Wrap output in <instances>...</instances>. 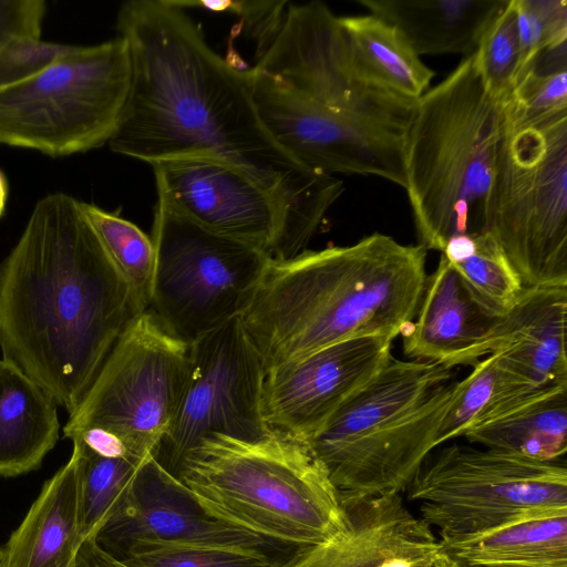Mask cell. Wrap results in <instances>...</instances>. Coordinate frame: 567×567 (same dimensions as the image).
Returning a JSON list of instances; mask_svg holds the SVG:
<instances>
[{"label":"cell","instance_id":"26","mask_svg":"<svg viewBox=\"0 0 567 567\" xmlns=\"http://www.w3.org/2000/svg\"><path fill=\"white\" fill-rule=\"evenodd\" d=\"M339 19L360 69L371 82L410 101L429 90L434 73L399 29L371 13Z\"/></svg>","mask_w":567,"mask_h":567},{"label":"cell","instance_id":"13","mask_svg":"<svg viewBox=\"0 0 567 567\" xmlns=\"http://www.w3.org/2000/svg\"><path fill=\"white\" fill-rule=\"evenodd\" d=\"M189 357L181 406L154 454L174 476L208 435L254 441L271 433L261 408L266 370L239 317L192 342Z\"/></svg>","mask_w":567,"mask_h":567},{"label":"cell","instance_id":"17","mask_svg":"<svg viewBox=\"0 0 567 567\" xmlns=\"http://www.w3.org/2000/svg\"><path fill=\"white\" fill-rule=\"evenodd\" d=\"M393 339L344 340L266 371L261 408L268 429L306 444L392 358Z\"/></svg>","mask_w":567,"mask_h":567},{"label":"cell","instance_id":"8","mask_svg":"<svg viewBox=\"0 0 567 567\" xmlns=\"http://www.w3.org/2000/svg\"><path fill=\"white\" fill-rule=\"evenodd\" d=\"M440 542L567 514L565 461L454 443L432 453L406 488Z\"/></svg>","mask_w":567,"mask_h":567},{"label":"cell","instance_id":"31","mask_svg":"<svg viewBox=\"0 0 567 567\" xmlns=\"http://www.w3.org/2000/svg\"><path fill=\"white\" fill-rule=\"evenodd\" d=\"M112 557L128 567H290L256 551L195 544L138 543Z\"/></svg>","mask_w":567,"mask_h":567},{"label":"cell","instance_id":"15","mask_svg":"<svg viewBox=\"0 0 567 567\" xmlns=\"http://www.w3.org/2000/svg\"><path fill=\"white\" fill-rule=\"evenodd\" d=\"M94 539L111 556L138 543L195 544L256 551L289 566L310 547L214 512L154 456L140 466L127 499Z\"/></svg>","mask_w":567,"mask_h":567},{"label":"cell","instance_id":"27","mask_svg":"<svg viewBox=\"0 0 567 567\" xmlns=\"http://www.w3.org/2000/svg\"><path fill=\"white\" fill-rule=\"evenodd\" d=\"M81 209L140 310L150 309L155 249L152 238L117 213L80 200Z\"/></svg>","mask_w":567,"mask_h":567},{"label":"cell","instance_id":"24","mask_svg":"<svg viewBox=\"0 0 567 567\" xmlns=\"http://www.w3.org/2000/svg\"><path fill=\"white\" fill-rule=\"evenodd\" d=\"M470 443L537 461H559L567 451V383L548 388L472 425Z\"/></svg>","mask_w":567,"mask_h":567},{"label":"cell","instance_id":"10","mask_svg":"<svg viewBox=\"0 0 567 567\" xmlns=\"http://www.w3.org/2000/svg\"><path fill=\"white\" fill-rule=\"evenodd\" d=\"M155 270L150 309L190 344L248 307L271 257L212 233L156 203L151 236Z\"/></svg>","mask_w":567,"mask_h":567},{"label":"cell","instance_id":"42","mask_svg":"<svg viewBox=\"0 0 567 567\" xmlns=\"http://www.w3.org/2000/svg\"><path fill=\"white\" fill-rule=\"evenodd\" d=\"M433 567H460L456 563L450 559L444 553L439 558Z\"/></svg>","mask_w":567,"mask_h":567},{"label":"cell","instance_id":"7","mask_svg":"<svg viewBox=\"0 0 567 567\" xmlns=\"http://www.w3.org/2000/svg\"><path fill=\"white\" fill-rule=\"evenodd\" d=\"M482 231L524 288L567 285V112L505 116Z\"/></svg>","mask_w":567,"mask_h":567},{"label":"cell","instance_id":"12","mask_svg":"<svg viewBox=\"0 0 567 567\" xmlns=\"http://www.w3.org/2000/svg\"><path fill=\"white\" fill-rule=\"evenodd\" d=\"M254 66L338 113L403 130L410 123L415 101L367 78L339 17L320 1L288 2L278 32Z\"/></svg>","mask_w":567,"mask_h":567},{"label":"cell","instance_id":"23","mask_svg":"<svg viewBox=\"0 0 567 567\" xmlns=\"http://www.w3.org/2000/svg\"><path fill=\"white\" fill-rule=\"evenodd\" d=\"M58 405L32 379L0 359V476L37 470L60 435Z\"/></svg>","mask_w":567,"mask_h":567},{"label":"cell","instance_id":"29","mask_svg":"<svg viewBox=\"0 0 567 567\" xmlns=\"http://www.w3.org/2000/svg\"><path fill=\"white\" fill-rule=\"evenodd\" d=\"M567 45L540 53L518 76L504 100L512 121H532L567 112Z\"/></svg>","mask_w":567,"mask_h":567},{"label":"cell","instance_id":"6","mask_svg":"<svg viewBox=\"0 0 567 567\" xmlns=\"http://www.w3.org/2000/svg\"><path fill=\"white\" fill-rule=\"evenodd\" d=\"M175 476L208 508L271 537L317 545L342 533L348 513L308 446L271 432L248 441L203 439Z\"/></svg>","mask_w":567,"mask_h":567},{"label":"cell","instance_id":"41","mask_svg":"<svg viewBox=\"0 0 567 567\" xmlns=\"http://www.w3.org/2000/svg\"><path fill=\"white\" fill-rule=\"evenodd\" d=\"M7 199H8V182H7L6 175L0 169V217L4 213Z\"/></svg>","mask_w":567,"mask_h":567},{"label":"cell","instance_id":"22","mask_svg":"<svg viewBox=\"0 0 567 567\" xmlns=\"http://www.w3.org/2000/svg\"><path fill=\"white\" fill-rule=\"evenodd\" d=\"M371 14L401 31L421 55L475 52L507 0H359Z\"/></svg>","mask_w":567,"mask_h":567},{"label":"cell","instance_id":"33","mask_svg":"<svg viewBox=\"0 0 567 567\" xmlns=\"http://www.w3.org/2000/svg\"><path fill=\"white\" fill-rule=\"evenodd\" d=\"M497 388V357L480 360L471 373L456 382L453 399L439 432V446L463 436L493 401Z\"/></svg>","mask_w":567,"mask_h":567},{"label":"cell","instance_id":"14","mask_svg":"<svg viewBox=\"0 0 567 567\" xmlns=\"http://www.w3.org/2000/svg\"><path fill=\"white\" fill-rule=\"evenodd\" d=\"M247 75L261 123L296 162L321 174L372 175L404 188L406 130L332 111L254 65Z\"/></svg>","mask_w":567,"mask_h":567},{"label":"cell","instance_id":"32","mask_svg":"<svg viewBox=\"0 0 567 567\" xmlns=\"http://www.w3.org/2000/svg\"><path fill=\"white\" fill-rule=\"evenodd\" d=\"M487 92L504 101L522 71V48L514 0L495 16L473 53Z\"/></svg>","mask_w":567,"mask_h":567},{"label":"cell","instance_id":"20","mask_svg":"<svg viewBox=\"0 0 567 567\" xmlns=\"http://www.w3.org/2000/svg\"><path fill=\"white\" fill-rule=\"evenodd\" d=\"M343 506L346 529L308 547L290 567H384L396 558L442 553L434 532L408 509L400 494Z\"/></svg>","mask_w":567,"mask_h":567},{"label":"cell","instance_id":"11","mask_svg":"<svg viewBox=\"0 0 567 567\" xmlns=\"http://www.w3.org/2000/svg\"><path fill=\"white\" fill-rule=\"evenodd\" d=\"M189 368V344L169 333L151 310L140 313L69 414L64 437L101 427L116 434L130 456L146 461L178 412Z\"/></svg>","mask_w":567,"mask_h":567},{"label":"cell","instance_id":"38","mask_svg":"<svg viewBox=\"0 0 567 567\" xmlns=\"http://www.w3.org/2000/svg\"><path fill=\"white\" fill-rule=\"evenodd\" d=\"M72 443H78L85 451L109 458L130 456L124 442L113 432L101 427H87L71 439ZM132 457V456H131Z\"/></svg>","mask_w":567,"mask_h":567},{"label":"cell","instance_id":"30","mask_svg":"<svg viewBox=\"0 0 567 567\" xmlns=\"http://www.w3.org/2000/svg\"><path fill=\"white\" fill-rule=\"evenodd\" d=\"M475 241L474 254L452 266L478 306L502 317L524 290L523 282L488 234L475 233Z\"/></svg>","mask_w":567,"mask_h":567},{"label":"cell","instance_id":"18","mask_svg":"<svg viewBox=\"0 0 567 567\" xmlns=\"http://www.w3.org/2000/svg\"><path fill=\"white\" fill-rule=\"evenodd\" d=\"M566 323L567 285L524 288L499 317L488 347L497 357V395L485 420L567 383Z\"/></svg>","mask_w":567,"mask_h":567},{"label":"cell","instance_id":"5","mask_svg":"<svg viewBox=\"0 0 567 567\" xmlns=\"http://www.w3.org/2000/svg\"><path fill=\"white\" fill-rule=\"evenodd\" d=\"M453 369L393 357L306 445L343 505L405 492L439 447Z\"/></svg>","mask_w":567,"mask_h":567},{"label":"cell","instance_id":"40","mask_svg":"<svg viewBox=\"0 0 567 567\" xmlns=\"http://www.w3.org/2000/svg\"><path fill=\"white\" fill-rule=\"evenodd\" d=\"M476 248L475 233L452 237L447 240L443 251L451 264H457L472 256Z\"/></svg>","mask_w":567,"mask_h":567},{"label":"cell","instance_id":"2","mask_svg":"<svg viewBox=\"0 0 567 567\" xmlns=\"http://www.w3.org/2000/svg\"><path fill=\"white\" fill-rule=\"evenodd\" d=\"M140 313L80 200L39 199L0 264L2 359L70 414Z\"/></svg>","mask_w":567,"mask_h":567},{"label":"cell","instance_id":"25","mask_svg":"<svg viewBox=\"0 0 567 567\" xmlns=\"http://www.w3.org/2000/svg\"><path fill=\"white\" fill-rule=\"evenodd\" d=\"M440 543L442 551L460 567H567V514Z\"/></svg>","mask_w":567,"mask_h":567},{"label":"cell","instance_id":"35","mask_svg":"<svg viewBox=\"0 0 567 567\" xmlns=\"http://www.w3.org/2000/svg\"><path fill=\"white\" fill-rule=\"evenodd\" d=\"M75 48L72 44L43 41L41 38L10 41L0 50V86L39 74Z\"/></svg>","mask_w":567,"mask_h":567},{"label":"cell","instance_id":"3","mask_svg":"<svg viewBox=\"0 0 567 567\" xmlns=\"http://www.w3.org/2000/svg\"><path fill=\"white\" fill-rule=\"evenodd\" d=\"M426 256L419 244L374 233L271 258L239 317L265 370L344 340L401 336L423 296Z\"/></svg>","mask_w":567,"mask_h":567},{"label":"cell","instance_id":"21","mask_svg":"<svg viewBox=\"0 0 567 567\" xmlns=\"http://www.w3.org/2000/svg\"><path fill=\"white\" fill-rule=\"evenodd\" d=\"M81 544L80 455L73 447L0 548V567H75Z\"/></svg>","mask_w":567,"mask_h":567},{"label":"cell","instance_id":"9","mask_svg":"<svg viewBox=\"0 0 567 567\" xmlns=\"http://www.w3.org/2000/svg\"><path fill=\"white\" fill-rule=\"evenodd\" d=\"M126 41L76 48L39 74L0 86V145L69 156L109 143L131 84Z\"/></svg>","mask_w":567,"mask_h":567},{"label":"cell","instance_id":"39","mask_svg":"<svg viewBox=\"0 0 567 567\" xmlns=\"http://www.w3.org/2000/svg\"><path fill=\"white\" fill-rule=\"evenodd\" d=\"M75 567H128L96 544L94 537L85 539L78 551Z\"/></svg>","mask_w":567,"mask_h":567},{"label":"cell","instance_id":"36","mask_svg":"<svg viewBox=\"0 0 567 567\" xmlns=\"http://www.w3.org/2000/svg\"><path fill=\"white\" fill-rule=\"evenodd\" d=\"M288 2L228 0L225 12L240 17L243 30L256 41V55H258L278 32Z\"/></svg>","mask_w":567,"mask_h":567},{"label":"cell","instance_id":"19","mask_svg":"<svg viewBox=\"0 0 567 567\" xmlns=\"http://www.w3.org/2000/svg\"><path fill=\"white\" fill-rule=\"evenodd\" d=\"M498 319L478 306L441 254L435 270L427 275L416 316L401 334L403 353L450 369L473 367L488 355Z\"/></svg>","mask_w":567,"mask_h":567},{"label":"cell","instance_id":"16","mask_svg":"<svg viewBox=\"0 0 567 567\" xmlns=\"http://www.w3.org/2000/svg\"><path fill=\"white\" fill-rule=\"evenodd\" d=\"M151 166L158 203L272 259L291 258L287 206L238 167L210 155L169 158Z\"/></svg>","mask_w":567,"mask_h":567},{"label":"cell","instance_id":"37","mask_svg":"<svg viewBox=\"0 0 567 567\" xmlns=\"http://www.w3.org/2000/svg\"><path fill=\"white\" fill-rule=\"evenodd\" d=\"M44 0H0V50L21 38H41Z\"/></svg>","mask_w":567,"mask_h":567},{"label":"cell","instance_id":"28","mask_svg":"<svg viewBox=\"0 0 567 567\" xmlns=\"http://www.w3.org/2000/svg\"><path fill=\"white\" fill-rule=\"evenodd\" d=\"M80 455V535L94 537L128 497L140 466L134 457L109 458L73 443Z\"/></svg>","mask_w":567,"mask_h":567},{"label":"cell","instance_id":"1","mask_svg":"<svg viewBox=\"0 0 567 567\" xmlns=\"http://www.w3.org/2000/svg\"><path fill=\"white\" fill-rule=\"evenodd\" d=\"M116 30L128 45L132 74L110 150L150 165L192 155L233 164L285 203L291 255L306 250L343 183L302 166L272 140L247 66L215 52L173 0L124 2Z\"/></svg>","mask_w":567,"mask_h":567},{"label":"cell","instance_id":"34","mask_svg":"<svg viewBox=\"0 0 567 567\" xmlns=\"http://www.w3.org/2000/svg\"><path fill=\"white\" fill-rule=\"evenodd\" d=\"M514 3L522 48V73L540 53L567 45V1L514 0Z\"/></svg>","mask_w":567,"mask_h":567},{"label":"cell","instance_id":"4","mask_svg":"<svg viewBox=\"0 0 567 567\" xmlns=\"http://www.w3.org/2000/svg\"><path fill=\"white\" fill-rule=\"evenodd\" d=\"M504 120V101L487 92L473 54L415 101L404 189L426 250L442 252L452 237L483 230Z\"/></svg>","mask_w":567,"mask_h":567}]
</instances>
